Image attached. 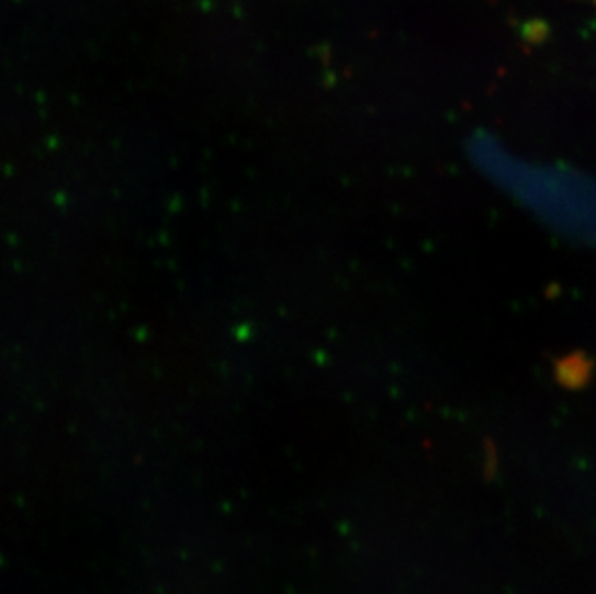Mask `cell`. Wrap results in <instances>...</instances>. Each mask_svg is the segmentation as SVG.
I'll return each instance as SVG.
<instances>
[{"mask_svg":"<svg viewBox=\"0 0 596 594\" xmlns=\"http://www.w3.org/2000/svg\"><path fill=\"white\" fill-rule=\"evenodd\" d=\"M595 375V363L583 354V352H573V354L558 357L554 363V378L560 386L567 390H581L591 382Z\"/></svg>","mask_w":596,"mask_h":594,"instance_id":"obj_1","label":"cell"},{"mask_svg":"<svg viewBox=\"0 0 596 594\" xmlns=\"http://www.w3.org/2000/svg\"><path fill=\"white\" fill-rule=\"evenodd\" d=\"M483 461H485L483 466H485L486 473H496V469H498V452L491 442H486L485 459Z\"/></svg>","mask_w":596,"mask_h":594,"instance_id":"obj_2","label":"cell"}]
</instances>
